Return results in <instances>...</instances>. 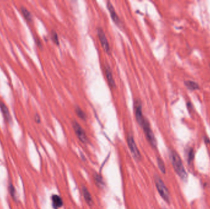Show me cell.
I'll return each instance as SVG.
<instances>
[{
  "instance_id": "13",
  "label": "cell",
  "mask_w": 210,
  "mask_h": 209,
  "mask_svg": "<svg viewBox=\"0 0 210 209\" xmlns=\"http://www.w3.org/2000/svg\"><path fill=\"white\" fill-rule=\"evenodd\" d=\"M184 85L189 90H192V91L199 90L200 88V85L198 84H197V82L192 81H184Z\"/></svg>"
},
{
  "instance_id": "1",
  "label": "cell",
  "mask_w": 210,
  "mask_h": 209,
  "mask_svg": "<svg viewBox=\"0 0 210 209\" xmlns=\"http://www.w3.org/2000/svg\"><path fill=\"white\" fill-rule=\"evenodd\" d=\"M169 158L172 163L173 167L176 174L180 177L182 180L186 181L188 178V174L186 171L185 170L183 162L179 155L175 151L170 150Z\"/></svg>"
},
{
  "instance_id": "11",
  "label": "cell",
  "mask_w": 210,
  "mask_h": 209,
  "mask_svg": "<svg viewBox=\"0 0 210 209\" xmlns=\"http://www.w3.org/2000/svg\"><path fill=\"white\" fill-rule=\"evenodd\" d=\"M52 201L53 206L55 209L60 208L63 206V201L60 196L57 194H54L52 196Z\"/></svg>"
},
{
  "instance_id": "15",
  "label": "cell",
  "mask_w": 210,
  "mask_h": 209,
  "mask_svg": "<svg viewBox=\"0 0 210 209\" xmlns=\"http://www.w3.org/2000/svg\"><path fill=\"white\" fill-rule=\"evenodd\" d=\"M94 180L97 186L99 187H102L103 185V178L100 175H99L97 173H95L94 174Z\"/></svg>"
},
{
  "instance_id": "5",
  "label": "cell",
  "mask_w": 210,
  "mask_h": 209,
  "mask_svg": "<svg viewBox=\"0 0 210 209\" xmlns=\"http://www.w3.org/2000/svg\"><path fill=\"white\" fill-rule=\"evenodd\" d=\"M72 125H73V129L75 132V134L76 136L78 137V138L79 139V140L83 144H87L88 142V138L82 126L80 125L76 121H73Z\"/></svg>"
},
{
  "instance_id": "9",
  "label": "cell",
  "mask_w": 210,
  "mask_h": 209,
  "mask_svg": "<svg viewBox=\"0 0 210 209\" xmlns=\"http://www.w3.org/2000/svg\"><path fill=\"white\" fill-rule=\"evenodd\" d=\"M82 193H83V195L84 199H85L86 203L87 204V205L89 206L90 207L93 206V204H94V202H93L92 196L91 194L90 193L88 189L85 186H82Z\"/></svg>"
},
{
  "instance_id": "20",
  "label": "cell",
  "mask_w": 210,
  "mask_h": 209,
  "mask_svg": "<svg viewBox=\"0 0 210 209\" xmlns=\"http://www.w3.org/2000/svg\"><path fill=\"white\" fill-rule=\"evenodd\" d=\"M194 157V153H193V149H190V151L189 152V155H188V161L189 163H190V161H192Z\"/></svg>"
},
{
  "instance_id": "19",
  "label": "cell",
  "mask_w": 210,
  "mask_h": 209,
  "mask_svg": "<svg viewBox=\"0 0 210 209\" xmlns=\"http://www.w3.org/2000/svg\"><path fill=\"white\" fill-rule=\"evenodd\" d=\"M52 39L53 41L55 42L57 45L59 44V38L57 36V34L55 32H52Z\"/></svg>"
},
{
  "instance_id": "6",
  "label": "cell",
  "mask_w": 210,
  "mask_h": 209,
  "mask_svg": "<svg viewBox=\"0 0 210 209\" xmlns=\"http://www.w3.org/2000/svg\"><path fill=\"white\" fill-rule=\"evenodd\" d=\"M134 110H135V115L136 122H138V125L141 126L143 125L145 120L146 119L143 115L142 112V105L140 100H136L134 103Z\"/></svg>"
},
{
  "instance_id": "14",
  "label": "cell",
  "mask_w": 210,
  "mask_h": 209,
  "mask_svg": "<svg viewBox=\"0 0 210 209\" xmlns=\"http://www.w3.org/2000/svg\"><path fill=\"white\" fill-rule=\"evenodd\" d=\"M21 14L23 16L24 18L28 21H32V16L31 13L24 7H21Z\"/></svg>"
},
{
  "instance_id": "21",
  "label": "cell",
  "mask_w": 210,
  "mask_h": 209,
  "mask_svg": "<svg viewBox=\"0 0 210 209\" xmlns=\"http://www.w3.org/2000/svg\"><path fill=\"white\" fill-rule=\"evenodd\" d=\"M35 120H36V122L37 123H40V117L38 115H36L35 117Z\"/></svg>"
},
{
  "instance_id": "4",
  "label": "cell",
  "mask_w": 210,
  "mask_h": 209,
  "mask_svg": "<svg viewBox=\"0 0 210 209\" xmlns=\"http://www.w3.org/2000/svg\"><path fill=\"white\" fill-rule=\"evenodd\" d=\"M126 142H127L128 148L130 150V152L131 155H133V158L137 161H140L141 160V153L139 151L138 148L136 146V144L135 141L133 136L131 134H128L127 137H126Z\"/></svg>"
},
{
  "instance_id": "8",
  "label": "cell",
  "mask_w": 210,
  "mask_h": 209,
  "mask_svg": "<svg viewBox=\"0 0 210 209\" xmlns=\"http://www.w3.org/2000/svg\"><path fill=\"white\" fill-rule=\"evenodd\" d=\"M107 7L109 10V12L110 13L112 20L115 23H116L117 25L120 26L121 25V21H120V19L119 18V16H117L115 9H114L112 4H111V2L110 1L107 2Z\"/></svg>"
},
{
  "instance_id": "3",
  "label": "cell",
  "mask_w": 210,
  "mask_h": 209,
  "mask_svg": "<svg viewBox=\"0 0 210 209\" xmlns=\"http://www.w3.org/2000/svg\"><path fill=\"white\" fill-rule=\"evenodd\" d=\"M142 128L143 129L144 133L145 134L146 138L148 141V142L150 144V145L154 148H156L157 147V141L155 137L154 134L150 126V124L147 119L145 120V122L141 126Z\"/></svg>"
},
{
  "instance_id": "16",
  "label": "cell",
  "mask_w": 210,
  "mask_h": 209,
  "mask_svg": "<svg viewBox=\"0 0 210 209\" xmlns=\"http://www.w3.org/2000/svg\"><path fill=\"white\" fill-rule=\"evenodd\" d=\"M157 165H158V167L159 168V169L160 170V171L164 173V174H165L166 173V168H165V164L163 161V160L158 157L157 158Z\"/></svg>"
},
{
  "instance_id": "7",
  "label": "cell",
  "mask_w": 210,
  "mask_h": 209,
  "mask_svg": "<svg viewBox=\"0 0 210 209\" xmlns=\"http://www.w3.org/2000/svg\"><path fill=\"white\" fill-rule=\"evenodd\" d=\"M97 33H98V36L99 40L101 42V44L104 50L107 54H109L110 53V47H109V42H108L107 39L105 35L103 30L102 28H99L98 29Z\"/></svg>"
},
{
  "instance_id": "12",
  "label": "cell",
  "mask_w": 210,
  "mask_h": 209,
  "mask_svg": "<svg viewBox=\"0 0 210 209\" xmlns=\"http://www.w3.org/2000/svg\"><path fill=\"white\" fill-rule=\"evenodd\" d=\"M0 109L1 110V112L3 114V116L5 118V120L7 122H9L10 120H11V115H10V114H9V111L8 110V108L4 103H3L2 102H1V101H0Z\"/></svg>"
},
{
  "instance_id": "18",
  "label": "cell",
  "mask_w": 210,
  "mask_h": 209,
  "mask_svg": "<svg viewBox=\"0 0 210 209\" xmlns=\"http://www.w3.org/2000/svg\"><path fill=\"white\" fill-rule=\"evenodd\" d=\"M9 191H10V193H11V196L12 197V198L14 199H16V190H15V188L14 187V186L11 184L10 186H9Z\"/></svg>"
},
{
  "instance_id": "17",
  "label": "cell",
  "mask_w": 210,
  "mask_h": 209,
  "mask_svg": "<svg viewBox=\"0 0 210 209\" xmlns=\"http://www.w3.org/2000/svg\"><path fill=\"white\" fill-rule=\"evenodd\" d=\"M75 112L76 113V114L78 115V116L81 118L82 120H85L87 117H86V115L84 113V112L82 110V109L81 108H79V107H77L76 109H75Z\"/></svg>"
},
{
  "instance_id": "2",
  "label": "cell",
  "mask_w": 210,
  "mask_h": 209,
  "mask_svg": "<svg viewBox=\"0 0 210 209\" xmlns=\"http://www.w3.org/2000/svg\"><path fill=\"white\" fill-rule=\"evenodd\" d=\"M154 182L155 184L156 188L159 194L160 195V196L162 197V199L165 202L169 204L170 203L169 193L168 191V188H167L163 180L161 179V178L159 176H158L157 175H155L154 176Z\"/></svg>"
},
{
  "instance_id": "10",
  "label": "cell",
  "mask_w": 210,
  "mask_h": 209,
  "mask_svg": "<svg viewBox=\"0 0 210 209\" xmlns=\"http://www.w3.org/2000/svg\"><path fill=\"white\" fill-rule=\"evenodd\" d=\"M105 71L108 84L112 88H114L116 87L115 81L113 79L112 72L108 65H105Z\"/></svg>"
}]
</instances>
